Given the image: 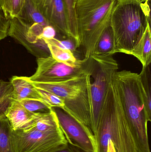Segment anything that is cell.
Segmentation results:
<instances>
[{"label": "cell", "instance_id": "28", "mask_svg": "<svg viewBox=\"0 0 151 152\" xmlns=\"http://www.w3.org/2000/svg\"><path fill=\"white\" fill-rule=\"evenodd\" d=\"M54 152H85L78 147L67 143L65 146Z\"/></svg>", "mask_w": 151, "mask_h": 152}, {"label": "cell", "instance_id": "20", "mask_svg": "<svg viewBox=\"0 0 151 152\" xmlns=\"http://www.w3.org/2000/svg\"><path fill=\"white\" fill-rule=\"evenodd\" d=\"M64 1L68 17L70 37L75 41L77 47L79 48L81 46L80 41L78 34L74 10L76 0H64Z\"/></svg>", "mask_w": 151, "mask_h": 152}, {"label": "cell", "instance_id": "13", "mask_svg": "<svg viewBox=\"0 0 151 152\" xmlns=\"http://www.w3.org/2000/svg\"><path fill=\"white\" fill-rule=\"evenodd\" d=\"M10 82L13 87V100L20 101L30 99L43 101L36 88L27 79V77L13 76Z\"/></svg>", "mask_w": 151, "mask_h": 152}, {"label": "cell", "instance_id": "23", "mask_svg": "<svg viewBox=\"0 0 151 152\" xmlns=\"http://www.w3.org/2000/svg\"><path fill=\"white\" fill-rule=\"evenodd\" d=\"M18 102L26 110L33 113H48L51 111L52 109L45 102L38 99H24Z\"/></svg>", "mask_w": 151, "mask_h": 152}, {"label": "cell", "instance_id": "12", "mask_svg": "<svg viewBox=\"0 0 151 152\" xmlns=\"http://www.w3.org/2000/svg\"><path fill=\"white\" fill-rule=\"evenodd\" d=\"M41 113H34L25 109L18 101L13 100L7 110L5 117L12 131L27 129Z\"/></svg>", "mask_w": 151, "mask_h": 152}, {"label": "cell", "instance_id": "24", "mask_svg": "<svg viewBox=\"0 0 151 152\" xmlns=\"http://www.w3.org/2000/svg\"><path fill=\"white\" fill-rule=\"evenodd\" d=\"M36 89L41 96L43 100L51 108L59 107L64 109V102L60 97L43 89L38 88H36Z\"/></svg>", "mask_w": 151, "mask_h": 152}, {"label": "cell", "instance_id": "5", "mask_svg": "<svg viewBox=\"0 0 151 152\" xmlns=\"http://www.w3.org/2000/svg\"><path fill=\"white\" fill-rule=\"evenodd\" d=\"M119 0H76L75 16L84 59L94 52L103 32L111 26V18Z\"/></svg>", "mask_w": 151, "mask_h": 152}, {"label": "cell", "instance_id": "15", "mask_svg": "<svg viewBox=\"0 0 151 152\" xmlns=\"http://www.w3.org/2000/svg\"><path fill=\"white\" fill-rule=\"evenodd\" d=\"M18 18L28 26L37 23L43 26L50 25L33 0H26L24 8Z\"/></svg>", "mask_w": 151, "mask_h": 152}, {"label": "cell", "instance_id": "8", "mask_svg": "<svg viewBox=\"0 0 151 152\" xmlns=\"http://www.w3.org/2000/svg\"><path fill=\"white\" fill-rule=\"evenodd\" d=\"M52 110L68 143L85 152H96L95 136L89 128L62 108L53 107Z\"/></svg>", "mask_w": 151, "mask_h": 152}, {"label": "cell", "instance_id": "1", "mask_svg": "<svg viewBox=\"0 0 151 152\" xmlns=\"http://www.w3.org/2000/svg\"><path fill=\"white\" fill-rule=\"evenodd\" d=\"M120 102L134 138L137 152H151L148 123L151 121L142 95L139 74L116 71L112 77Z\"/></svg>", "mask_w": 151, "mask_h": 152}, {"label": "cell", "instance_id": "30", "mask_svg": "<svg viewBox=\"0 0 151 152\" xmlns=\"http://www.w3.org/2000/svg\"><path fill=\"white\" fill-rule=\"evenodd\" d=\"M141 2H150V0H137Z\"/></svg>", "mask_w": 151, "mask_h": 152}, {"label": "cell", "instance_id": "3", "mask_svg": "<svg viewBox=\"0 0 151 152\" xmlns=\"http://www.w3.org/2000/svg\"><path fill=\"white\" fill-rule=\"evenodd\" d=\"M150 2L119 0L112 15L111 26L115 53L129 55L150 24Z\"/></svg>", "mask_w": 151, "mask_h": 152}, {"label": "cell", "instance_id": "31", "mask_svg": "<svg viewBox=\"0 0 151 152\" xmlns=\"http://www.w3.org/2000/svg\"><path fill=\"white\" fill-rule=\"evenodd\" d=\"M1 11V0H0V12Z\"/></svg>", "mask_w": 151, "mask_h": 152}, {"label": "cell", "instance_id": "26", "mask_svg": "<svg viewBox=\"0 0 151 152\" xmlns=\"http://www.w3.org/2000/svg\"><path fill=\"white\" fill-rule=\"evenodd\" d=\"M10 20L5 17L2 11L0 12V41L8 36Z\"/></svg>", "mask_w": 151, "mask_h": 152}, {"label": "cell", "instance_id": "14", "mask_svg": "<svg viewBox=\"0 0 151 152\" xmlns=\"http://www.w3.org/2000/svg\"><path fill=\"white\" fill-rule=\"evenodd\" d=\"M132 55L142 63V67L150 65L151 62V33L150 24L147 26L142 36L132 50Z\"/></svg>", "mask_w": 151, "mask_h": 152}, {"label": "cell", "instance_id": "21", "mask_svg": "<svg viewBox=\"0 0 151 152\" xmlns=\"http://www.w3.org/2000/svg\"><path fill=\"white\" fill-rule=\"evenodd\" d=\"M11 128L5 116L0 118V152H13L11 140Z\"/></svg>", "mask_w": 151, "mask_h": 152}, {"label": "cell", "instance_id": "11", "mask_svg": "<svg viewBox=\"0 0 151 152\" xmlns=\"http://www.w3.org/2000/svg\"><path fill=\"white\" fill-rule=\"evenodd\" d=\"M33 1L49 24L56 29V33L65 38H71L68 17L64 0Z\"/></svg>", "mask_w": 151, "mask_h": 152}, {"label": "cell", "instance_id": "17", "mask_svg": "<svg viewBox=\"0 0 151 152\" xmlns=\"http://www.w3.org/2000/svg\"><path fill=\"white\" fill-rule=\"evenodd\" d=\"M142 95L145 104L146 111L151 119V76L150 65L142 67L139 74Z\"/></svg>", "mask_w": 151, "mask_h": 152}, {"label": "cell", "instance_id": "19", "mask_svg": "<svg viewBox=\"0 0 151 152\" xmlns=\"http://www.w3.org/2000/svg\"><path fill=\"white\" fill-rule=\"evenodd\" d=\"M13 87L10 82L0 80V118L5 116L13 100Z\"/></svg>", "mask_w": 151, "mask_h": 152}, {"label": "cell", "instance_id": "2", "mask_svg": "<svg viewBox=\"0 0 151 152\" xmlns=\"http://www.w3.org/2000/svg\"><path fill=\"white\" fill-rule=\"evenodd\" d=\"M96 152H107L109 140L117 152H137L135 144L112 78L94 134Z\"/></svg>", "mask_w": 151, "mask_h": 152}, {"label": "cell", "instance_id": "27", "mask_svg": "<svg viewBox=\"0 0 151 152\" xmlns=\"http://www.w3.org/2000/svg\"><path fill=\"white\" fill-rule=\"evenodd\" d=\"M56 31L53 27L50 25L46 26L43 28L41 38L43 40H50L55 38Z\"/></svg>", "mask_w": 151, "mask_h": 152}, {"label": "cell", "instance_id": "29", "mask_svg": "<svg viewBox=\"0 0 151 152\" xmlns=\"http://www.w3.org/2000/svg\"><path fill=\"white\" fill-rule=\"evenodd\" d=\"M107 152H117L113 145V143L111 141V140H109V141Z\"/></svg>", "mask_w": 151, "mask_h": 152}, {"label": "cell", "instance_id": "25", "mask_svg": "<svg viewBox=\"0 0 151 152\" xmlns=\"http://www.w3.org/2000/svg\"><path fill=\"white\" fill-rule=\"evenodd\" d=\"M44 40L47 44L55 45L60 49L69 50L73 53L78 48L75 41L69 37H66V39L64 40H59L56 38Z\"/></svg>", "mask_w": 151, "mask_h": 152}, {"label": "cell", "instance_id": "7", "mask_svg": "<svg viewBox=\"0 0 151 152\" xmlns=\"http://www.w3.org/2000/svg\"><path fill=\"white\" fill-rule=\"evenodd\" d=\"M11 140L13 152H54L68 143L60 128L48 132L12 130Z\"/></svg>", "mask_w": 151, "mask_h": 152}, {"label": "cell", "instance_id": "10", "mask_svg": "<svg viewBox=\"0 0 151 152\" xmlns=\"http://www.w3.org/2000/svg\"><path fill=\"white\" fill-rule=\"evenodd\" d=\"M45 26L35 23L27 26L18 18L10 20L8 36L19 42L37 58L51 56L48 45L41 36Z\"/></svg>", "mask_w": 151, "mask_h": 152}, {"label": "cell", "instance_id": "9", "mask_svg": "<svg viewBox=\"0 0 151 152\" xmlns=\"http://www.w3.org/2000/svg\"><path fill=\"white\" fill-rule=\"evenodd\" d=\"M90 58H83V62L75 66H70L58 61L51 56L37 58L36 71L27 78L30 82L35 83H51L65 80L87 69Z\"/></svg>", "mask_w": 151, "mask_h": 152}, {"label": "cell", "instance_id": "4", "mask_svg": "<svg viewBox=\"0 0 151 152\" xmlns=\"http://www.w3.org/2000/svg\"><path fill=\"white\" fill-rule=\"evenodd\" d=\"M90 60L87 69L77 75L58 82H32L36 88L56 95L64 101L63 110L91 129Z\"/></svg>", "mask_w": 151, "mask_h": 152}, {"label": "cell", "instance_id": "16", "mask_svg": "<svg viewBox=\"0 0 151 152\" xmlns=\"http://www.w3.org/2000/svg\"><path fill=\"white\" fill-rule=\"evenodd\" d=\"M114 54V37L110 26L104 30L99 37L92 54L113 56Z\"/></svg>", "mask_w": 151, "mask_h": 152}, {"label": "cell", "instance_id": "18", "mask_svg": "<svg viewBox=\"0 0 151 152\" xmlns=\"http://www.w3.org/2000/svg\"><path fill=\"white\" fill-rule=\"evenodd\" d=\"M47 45L51 57L58 61L70 66H75L83 62V59H78L71 51L60 49L52 45Z\"/></svg>", "mask_w": 151, "mask_h": 152}, {"label": "cell", "instance_id": "22", "mask_svg": "<svg viewBox=\"0 0 151 152\" xmlns=\"http://www.w3.org/2000/svg\"><path fill=\"white\" fill-rule=\"evenodd\" d=\"M26 0H1V10L7 18H17L21 13Z\"/></svg>", "mask_w": 151, "mask_h": 152}, {"label": "cell", "instance_id": "6", "mask_svg": "<svg viewBox=\"0 0 151 152\" xmlns=\"http://www.w3.org/2000/svg\"><path fill=\"white\" fill-rule=\"evenodd\" d=\"M91 80V129L95 134L99 115L113 75L118 69V64L113 55H96L90 57Z\"/></svg>", "mask_w": 151, "mask_h": 152}]
</instances>
